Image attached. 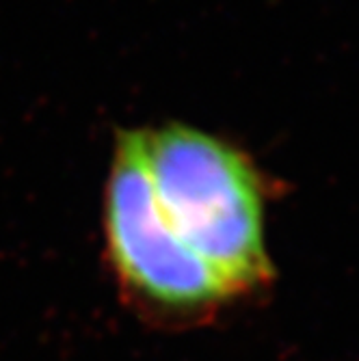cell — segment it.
Masks as SVG:
<instances>
[{
    "mask_svg": "<svg viewBox=\"0 0 359 361\" xmlns=\"http://www.w3.org/2000/svg\"><path fill=\"white\" fill-rule=\"evenodd\" d=\"M156 202L176 234L234 294L271 275L260 182L247 158L186 126L141 133Z\"/></svg>",
    "mask_w": 359,
    "mask_h": 361,
    "instance_id": "6da1fadb",
    "label": "cell"
},
{
    "mask_svg": "<svg viewBox=\"0 0 359 361\" xmlns=\"http://www.w3.org/2000/svg\"><path fill=\"white\" fill-rule=\"evenodd\" d=\"M109 264L130 299L167 316H195L234 297L227 281L176 234L145 167L141 133H121L104 200Z\"/></svg>",
    "mask_w": 359,
    "mask_h": 361,
    "instance_id": "7a4b0ae2",
    "label": "cell"
}]
</instances>
